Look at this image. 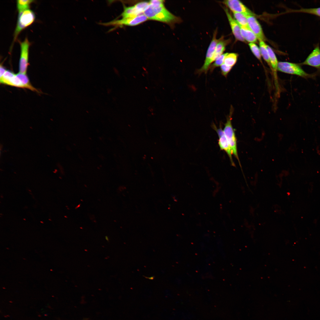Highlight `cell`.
<instances>
[{
    "mask_svg": "<svg viewBox=\"0 0 320 320\" xmlns=\"http://www.w3.org/2000/svg\"><path fill=\"white\" fill-rule=\"evenodd\" d=\"M140 15L141 14L138 11L134 5L130 7H124L121 16L122 18H126L135 17Z\"/></svg>",
    "mask_w": 320,
    "mask_h": 320,
    "instance_id": "17",
    "label": "cell"
},
{
    "mask_svg": "<svg viewBox=\"0 0 320 320\" xmlns=\"http://www.w3.org/2000/svg\"><path fill=\"white\" fill-rule=\"evenodd\" d=\"M7 70L6 68L1 64L0 66V78L2 77Z\"/></svg>",
    "mask_w": 320,
    "mask_h": 320,
    "instance_id": "27",
    "label": "cell"
},
{
    "mask_svg": "<svg viewBox=\"0 0 320 320\" xmlns=\"http://www.w3.org/2000/svg\"><path fill=\"white\" fill-rule=\"evenodd\" d=\"M1 84L18 88H25L20 80L12 71L7 70L3 76L0 78Z\"/></svg>",
    "mask_w": 320,
    "mask_h": 320,
    "instance_id": "10",
    "label": "cell"
},
{
    "mask_svg": "<svg viewBox=\"0 0 320 320\" xmlns=\"http://www.w3.org/2000/svg\"><path fill=\"white\" fill-rule=\"evenodd\" d=\"M240 26L241 35L245 41L249 43H255L257 41L256 36L249 27Z\"/></svg>",
    "mask_w": 320,
    "mask_h": 320,
    "instance_id": "15",
    "label": "cell"
},
{
    "mask_svg": "<svg viewBox=\"0 0 320 320\" xmlns=\"http://www.w3.org/2000/svg\"><path fill=\"white\" fill-rule=\"evenodd\" d=\"M229 41L230 40L229 39H225L223 36L219 39L212 59L213 62L223 54L225 49L226 47L229 43Z\"/></svg>",
    "mask_w": 320,
    "mask_h": 320,
    "instance_id": "14",
    "label": "cell"
},
{
    "mask_svg": "<svg viewBox=\"0 0 320 320\" xmlns=\"http://www.w3.org/2000/svg\"><path fill=\"white\" fill-rule=\"evenodd\" d=\"M224 9L228 19L233 33L236 39L239 41L245 42V40L241 35L239 25L232 17L227 8L224 7Z\"/></svg>",
    "mask_w": 320,
    "mask_h": 320,
    "instance_id": "12",
    "label": "cell"
},
{
    "mask_svg": "<svg viewBox=\"0 0 320 320\" xmlns=\"http://www.w3.org/2000/svg\"><path fill=\"white\" fill-rule=\"evenodd\" d=\"M220 70L222 75L225 77H226L232 68V67L228 66L224 63L220 66Z\"/></svg>",
    "mask_w": 320,
    "mask_h": 320,
    "instance_id": "26",
    "label": "cell"
},
{
    "mask_svg": "<svg viewBox=\"0 0 320 320\" xmlns=\"http://www.w3.org/2000/svg\"><path fill=\"white\" fill-rule=\"evenodd\" d=\"M227 53H224L218 57L210 65L209 69L210 72H212L217 67H219L223 63Z\"/></svg>",
    "mask_w": 320,
    "mask_h": 320,
    "instance_id": "23",
    "label": "cell"
},
{
    "mask_svg": "<svg viewBox=\"0 0 320 320\" xmlns=\"http://www.w3.org/2000/svg\"><path fill=\"white\" fill-rule=\"evenodd\" d=\"M233 108L232 106L230 107L229 115L227 117L226 122L225 124L223 131L232 150V154L235 157L241 167L239 159L237 148V139L235 130L233 129L231 123L232 116Z\"/></svg>",
    "mask_w": 320,
    "mask_h": 320,
    "instance_id": "2",
    "label": "cell"
},
{
    "mask_svg": "<svg viewBox=\"0 0 320 320\" xmlns=\"http://www.w3.org/2000/svg\"><path fill=\"white\" fill-rule=\"evenodd\" d=\"M221 126L218 128L214 124L212 125V128L216 131L219 137L218 144L220 149L225 151L230 159L232 165L235 166L232 157V150Z\"/></svg>",
    "mask_w": 320,
    "mask_h": 320,
    "instance_id": "8",
    "label": "cell"
},
{
    "mask_svg": "<svg viewBox=\"0 0 320 320\" xmlns=\"http://www.w3.org/2000/svg\"><path fill=\"white\" fill-rule=\"evenodd\" d=\"M35 1L32 0H18L16 1L17 7L19 13L29 9L30 5Z\"/></svg>",
    "mask_w": 320,
    "mask_h": 320,
    "instance_id": "21",
    "label": "cell"
},
{
    "mask_svg": "<svg viewBox=\"0 0 320 320\" xmlns=\"http://www.w3.org/2000/svg\"><path fill=\"white\" fill-rule=\"evenodd\" d=\"M269 54V57L272 68L274 73H276L277 71V65L278 62L276 55L272 48L268 45H266Z\"/></svg>",
    "mask_w": 320,
    "mask_h": 320,
    "instance_id": "18",
    "label": "cell"
},
{
    "mask_svg": "<svg viewBox=\"0 0 320 320\" xmlns=\"http://www.w3.org/2000/svg\"><path fill=\"white\" fill-rule=\"evenodd\" d=\"M20 43V54L19 61V72L26 74L29 65V49L30 43L27 38L24 41Z\"/></svg>",
    "mask_w": 320,
    "mask_h": 320,
    "instance_id": "7",
    "label": "cell"
},
{
    "mask_svg": "<svg viewBox=\"0 0 320 320\" xmlns=\"http://www.w3.org/2000/svg\"><path fill=\"white\" fill-rule=\"evenodd\" d=\"M222 3L229 8L233 13H241L245 15H254L252 12L242 2L238 0H226Z\"/></svg>",
    "mask_w": 320,
    "mask_h": 320,
    "instance_id": "9",
    "label": "cell"
},
{
    "mask_svg": "<svg viewBox=\"0 0 320 320\" xmlns=\"http://www.w3.org/2000/svg\"><path fill=\"white\" fill-rule=\"evenodd\" d=\"M147 17L144 14H142L137 16L123 18L119 20H115L106 23H102V25L105 26L114 25L121 26L127 25L134 26L140 24L147 20Z\"/></svg>",
    "mask_w": 320,
    "mask_h": 320,
    "instance_id": "6",
    "label": "cell"
},
{
    "mask_svg": "<svg viewBox=\"0 0 320 320\" xmlns=\"http://www.w3.org/2000/svg\"><path fill=\"white\" fill-rule=\"evenodd\" d=\"M238 55L235 53H227L224 63L226 65L233 67L236 63Z\"/></svg>",
    "mask_w": 320,
    "mask_h": 320,
    "instance_id": "19",
    "label": "cell"
},
{
    "mask_svg": "<svg viewBox=\"0 0 320 320\" xmlns=\"http://www.w3.org/2000/svg\"><path fill=\"white\" fill-rule=\"evenodd\" d=\"M105 238H106V240H108V237H105Z\"/></svg>",
    "mask_w": 320,
    "mask_h": 320,
    "instance_id": "28",
    "label": "cell"
},
{
    "mask_svg": "<svg viewBox=\"0 0 320 320\" xmlns=\"http://www.w3.org/2000/svg\"><path fill=\"white\" fill-rule=\"evenodd\" d=\"M233 13L234 19L240 25L249 27L247 18L244 14L238 12Z\"/></svg>",
    "mask_w": 320,
    "mask_h": 320,
    "instance_id": "22",
    "label": "cell"
},
{
    "mask_svg": "<svg viewBox=\"0 0 320 320\" xmlns=\"http://www.w3.org/2000/svg\"><path fill=\"white\" fill-rule=\"evenodd\" d=\"M16 74V76L19 78L24 85L25 88L29 89L33 91L38 93L40 92L34 87L30 82L29 79L26 74L18 73Z\"/></svg>",
    "mask_w": 320,
    "mask_h": 320,
    "instance_id": "16",
    "label": "cell"
},
{
    "mask_svg": "<svg viewBox=\"0 0 320 320\" xmlns=\"http://www.w3.org/2000/svg\"><path fill=\"white\" fill-rule=\"evenodd\" d=\"M35 19L34 12L29 9L19 13L17 25L14 33L13 42L20 32L31 25Z\"/></svg>",
    "mask_w": 320,
    "mask_h": 320,
    "instance_id": "3",
    "label": "cell"
},
{
    "mask_svg": "<svg viewBox=\"0 0 320 320\" xmlns=\"http://www.w3.org/2000/svg\"><path fill=\"white\" fill-rule=\"evenodd\" d=\"M245 15L247 18L249 28L256 35L257 39L259 41H264L265 39L264 35L261 26L257 20L254 15Z\"/></svg>",
    "mask_w": 320,
    "mask_h": 320,
    "instance_id": "11",
    "label": "cell"
},
{
    "mask_svg": "<svg viewBox=\"0 0 320 320\" xmlns=\"http://www.w3.org/2000/svg\"><path fill=\"white\" fill-rule=\"evenodd\" d=\"M277 71L305 78H311L314 76L313 74L306 73L298 65L287 62H278Z\"/></svg>",
    "mask_w": 320,
    "mask_h": 320,
    "instance_id": "4",
    "label": "cell"
},
{
    "mask_svg": "<svg viewBox=\"0 0 320 320\" xmlns=\"http://www.w3.org/2000/svg\"><path fill=\"white\" fill-rule=\"evenodd\" d=\"M302 64L320 68V49L317 46Z\"/></svg>",
    "mask_w": 320,
    "mask_h": 320,
    "instance_id": "13",
    "label": "cell"
},
{
    "mask_svg": "<svg viewBox=\"0 0 320 320\" xmlns=\"http://www.w3.org/2000/svg\"><path fill=\"white\" fill-rule=\"evenodd\" d=\"M259 48L261 56L263 57L264 60L268 64L269 66L272 68L271 63L270 60L269 54L267 48V44L265 43L264 41H259Z\"/></svg>",
    "mask_w": 320,
    "mask_h": 320,
    "instance_id": "20",
    "label": "cell"
},
{
    "mask_svg": "<svg viewBox=\"0 0 320 320\" xmlns=\"http://www.w3.org/2000/svg\"><path fill=\"white\" fill-rule=\"evenodd\" d=\"M217 32V28L213 33L212 39L207 51L204 63L201 68L197 70L196 71V73L199 75L203 73H207L211 64L213 62V57L219 40L216 38Z\"/></svg>",
    "mask_w": 320,
    "mask_h": 320,
    "instance_id": "5",
    "label": "cell"
},
{
    "mask_svg": "<svg viewBox=\"0 0 320 320\" xmlns=\"http://www.w3.org/2000/svg\"><path fill=\"white\" fill-rule=\"evenodd\" d=\"M143 14L148 19L156 20L170 25L180 23L182 21L180 17L175 15L166 8L164 3L156 6L149 4Z\"/></svg>",
    "mask_w": 320,
    "mask_h": 320,
    "instance_id": "1",
    "label": "cell"
},
{
    "mask_svg": "<svg viewBox=\"0 0 320 320\" xmlns=\"http://www.w3.org/2000/svg\"><path fill=\"white\" fill-rule=\"evenodd\" d=\"M249 45L255 57L259 60H261L262 56L260 48L255 43H249Z\"/></svg>",
    "mask_w": 320,
    "mask_h": 320,
    "instance_id": "25",
    "label": "cell"
},
{
    "mask_svg": "<svg viewBox=\"0 0 320 320\" xmlns=\"http://www.w3.org/2000/svg\"><path fill=\"white\" fill-rule=\"evenodd\" d=\"M296 12L314 15L320 17V7L311 8H301Z\"/></svg>",
    "mask_w": 320,
    "mask_h": 320,
    "instance_id": "24",
    "label": "cell"
}]
</instances>
